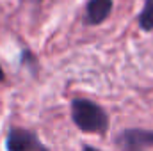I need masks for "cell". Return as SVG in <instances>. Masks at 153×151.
Masks as SVG:
<instances>
[{"instance_id": "8992f818", "label": "cell", "mask_w": 153, "mask_h": 151, "mask_svg": "<svg viewBox=\"0 0 153 151\" xmlns=\"http://www.w3.org/2000/svg\"><path fill=\"white\" fill-rule=\"evenodd\" d=\"M82 151H100V150H96V148H93V146H87V144H85V146L82 148Z\"/></svg>"}, {"instance_id": "277c9868", "label": "cell", "mask_w": 153, "mask_h": 151, "mask_svg": "<svg viewBox=\"0 0 153 151\" xmlns=\"http://www.w3.org/2000/svg\"><path fill=\"white\" fill-rule=\"evenodd\" d=\"M114 2L112 0H87L84 11V23L89 27L103 23L112 13Z\"/></svg>"}, {"instance_id": "7a4b0ae2", "label": "cell", "mask_w": 153, "mask_h": 151, "mask_svg": "<svg viewBox=\"0 0 153 151\" xmlns=\"http://www.w3.org/2000/svg\"><path fill=\"white\" fill-rule=\"evenodd\" d=\"M114 144L119 151H146L153 146V130L126 128L116 135Z\"/></svg>"}, {"instance_id": "3957f363", "label": "cell", "mask_w": 153, "mask_h": 151, "mask_svg": "<svg viewBox=\"0 0 153 151\" xmlns=\"http://www.w3.org/2000/svg\"><path fill=\"white\" fill-rule=\"evenodd\" d=\"M5 148L7 151H48L41 144V141L34 132L20 126H14L7 132Z\"/></svg>"}, {"instance_id": "5b68a950", "label": "cell", "mask_w": 153, "mask_h": 151, "mask_svg": "<svg viewBox=\"0 0 153 151\" xmlns=\"http://www.w3.org/2000/svg\"><path fill=\"white\" fill-rule=\"evenodd\" d=\"M141 30L144 32H152L153 30V0H144V7L137 18Z\"/></svg>"}, {"instance_id": "ba28073f", "label": "cell", "mask_w": 153, "mask_h": 151, "mask_svg": "<svg viewBox=\"0 0 153 151\" xmlns=\"http://www.w3.org/2000/svg\"><path fill=\"white\" fill-rule=\"evenodd\" d=\"M22 2H34V4H41L43 0H22Z\"/></svg>"}, {"instance_id": "6da1fadb", "label": "cell", "mask_w": 153, "mask_h": 151, "mask_svg": "<svg viewBox=\"0 0 153 151\" xmlns=\"http://www.w3.org/2000/svg\"><path fill=\"white\" fill-rule=\"evenodd\" d=\"M70 112L75 126L84 133H105L109 128V115L93 100L75 98L70 103Z\"/></svg>"}, {"instance_id": "52a82bcc", "label": "cell", "mask_w": 153, "mask_h": 151, "mask_svg": "<svg viewBox=\"0 0 153 151\" xmlns=\"http://www.w3.org/2000/svg\"><path fill=\"white\" fill-rule=\"evenodd\" d=\"M5 80V73H4V70L0 68V82H4Z\"/></svg>"}]
</instances>
